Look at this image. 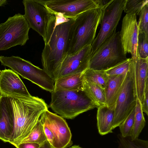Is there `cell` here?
I'll use <instances>...</instances> for the list:
<instances>
[{"label": "cell", "mask_w": 148, "mask_h": 148, "mask_svg": "<svg viewBox=\"0 0 148 148\" xmlns=\"http://www.w3.org/2000/svg\"><path fill=\"white\" fill-rule=\"evenodd\" d=\"M14 119V128L9 142L15 147L32 132L41 116L48 110L42 99L32 95L9 97Z\"/></svg>", "instance_id": "obj_1"}, {"label": "cell", "mask_w": 148, "mask_h": 148, "mask_svg": "<svg viewBox=\"0 0 148 148\" xmlns=\"http://www.w3.org/2000/svg\"><path fill=\"white\" fill-rule=\"evenodd\" d=\"M56 25L41 54L43 69L55 81L58 71L68 54L70 30L75 19L56 15Z\"/></svg>", "instance_id": "obj_2"}, {"label": "cell", "mask_w": 148, "mask_h": 148, "mask_svg": "<svg viewBox=\"0 0 148 148\" xmlns=\"http://www.w3.org/2000/svg\"><path fill=\"white\" fill-rule=\"evenodd\" d=\"M103 11L97 8L86 11L75 18L70 31L67 55H73L85 47L91 45Z\"/></svg>", "instance_id": "obj_3"}, {"label": "cell", "mask_w": 148, "mask_h": 148, "mask_svg": "<svg viewBox=\"0 0 148 148\" xmlns=\"http://www.w3.org/2000/svg\"><path fill=\"white\" fill-rule=\"evenodd\" d=\"M51 93L49 106L64 119H73L81 113L98 107L84 89L58 90Z\"/></svg>", "instance_id": "obj_4"}, {"label": "cell", "mask_w": 148, "mask_h": 148, "mask_svg": "<svg viewBox=\"0 0 148 148\" xmlns=\"http://www.w3.org/2000/svg\"><path fill=\"white\" fill-rule=\"evenodd\" d=\"M127 59L119 32L115 31L92 55L88 69L105 71Z\"/></svg>", "instance_id": "obj_5"}, {"label": "cell", "mask_w": 148, "mask_h": 148, "mask_svg": "<svg viewBox=\"0 0 148 148\" xmlns=\"http://www.w3.org/2000/svg\"><path fill=\"white\" fill-rule=\"evenodd\" d=\"M22 3L24 15L30 28L41 36L46 43L56 25V15L36 0H24Z\"/></svg>", "instance_id": "obj_6"}, {"label": "cell", "mask_w": 148, "mask_h": 148, "mask_svg": "<svg viewBox=\"0 0 148 148\" xmlns=\"http://www.w3.org/2000/svg\"><path fill=\"white\" fill-rule=\"evenodd\" d=\"M30 28L24 15L16 14L0 24V51L23 46L29 39Z\"/></svg>", "instance_id": "obj_7"}, {"label": "cell", "mask_w": 148, "mask_h": 148, "mask_svg": "<svg viewBox=\"0 0 148 148\" xmlns=\"http://www.w3.org/2000/svg\"><path fill=\"white\" fill-rule=\"evenodd\" d=\"M125 0H113L103 10L99 32L91 45L92 55L115 31Z\"/></svg>", "instance_id": "obj_8"}, {"label": "cell", "mask_w": 148, "mask_h": 148, "mask_svg": "<svg viewBox=\"0 0 148 148\" xmlns=\"http://www.w3.org/2000/svg\"><path fill=\"white\" fill-rule=\"evenodd\" d=\"M36 0L55 15L67 18H75L86 11L98 8L94 0Z\"/></svg>", "instance_id": "obj_9"}, {"label": "cell", "mask_w": 148, "mask_h": 148, "mask_svg": "<svg viewBox=\"0 0 148 148\" xmlns=\"http://www.w3.org/2000/svg\"><path fill=\"white\" fill-rule=\"evenodd\" d=\"M136 99L130 66L115 103L113 130L119 126L135 107Z\"/></svg>", "instance_id": "obj_10"}, {"label": "cell", "mask_w": 148, "mask_h": 148, "mask_svg": "<svg viewBox=\"0 0 148 148\" xmlns=\"http://www.w3.org/2000/svg\"><path fill=\"white\" fill-rule=\"evenodd\" d=\"M40 119L43 125L53 133L57 148H67L72 144L71 133L64 118L47 110L42 113Z\"/></svg>", "instance_id": "obj_11"}, {"label": "cell", "mask_w": 148, "mask_h": 148, "mask_svg": "<svg viewBox=\"0 0 148 148\" xmlns=\"http://www.w3.org/2000/svg\"><path fill=\"white\" fill-rule=\"evenodd\" d=\"M92 55L91 45L85 47L73 55H67L58 71L56 80L66 76L84 72L88 68Z\"/></svg>", "instance_id": "obj_12"}, {"label": "cell", "mask_w": 148, "mask_h": 148, "mask_svg": "<svg viewBox=\"0 0 148 148\" xmlns=\"http://www.w3.org/2000/svg\"><path fill=\"white\" fill-rule=\"evenodd\" d=\"M119 33L125 54L130 53L132 58L138 57L137 43L138 32L136 14H126L123 18Z\"/></svg>", "instance_id": "obj_13"}, {"label": "cell", "mask_w": 148, "mask_h": 148, "mask_svg": "<svg viewBox=\"0 0 148 148\" xmlns=\"http://www.w3.org/2000/svg\"><path fill=\"white\" fill-rule=\"evenodd\" d=\"M2 71L0 75V91L3 97L31 95L17 73L10 69Z\"/></svg>", "instance_id": "obj_14"}, {"label": "cell", "mask_w": 148, "mask_h": 148, "mask_svg": "<svg viewBox=\"0 0 148 148\" xmlns=\"http://www.w3.org/2000/svg\"><path fill=\"white\" fill-rule=\"evenodd\" d=\"M133 87L136 96L143 103L145 88L148 80V58H130Z\"/></svg>", "instance_id": "obj_15"}, {"label": "cell", "mask_w": 148, "mask_h": 148, "mask_svg": "<svg viewBox=\"0 0 148 148\" xmlns=\"http://www.w3.org/2000/svg\"><path fill=\"white\" fill-rule=\"evenodd\" d=\"M14 128L13 114L9 97H3L0 101V139L9 142Z\"/></svg>", "instance_id": "obj_16"}, {"label": "cell", "mask_w": 148, "mask_h": 148, "mask_svg": "<svg viewBox=\"0 0 148 148\" xmlns=\"http://www.w3.org/2000/svg\"><path fill=\"white\" fill-rule=\"evenodd\" d=\"M115 107V103L110 106L105 105L97 108V126L100 135H104L112 132Z\"/></svg>", "instance_id": "obj_17"}, {"label": "cell", "mask_w": 148, "mask_h": 148, "mask_svg": "<svg viewBox=\"0 0 148 148\" xmlns=\"http://www.w3.org/2000/svg\"><path fill=\"white\" fill-rule=\"evenodd\" d=\"M127 73L119 75L108 76V80L104 89L106 105L107 106H111L115 103Z\"/></svg>", "instance_id": "obj_18"}, {"label": "cell", "mask_w": 148, "mask_h": 148, "mask_svg": "<svg viewBox=\"0 0 148 148\" xmlns=\"http://www.w3.org/2000/svg\"><path fill=\"white\" fill-rule=\"evenodd\" d=\"M84 72L67 75L57 79L55 81L54 90H83Z\"/></svg>", "instance_id": "obj_19"}, {"label": "cell", "mask_w": 148, "mask_h": 148, "mask_svg": "<svg viewBox=\"0 0 148 148\" xmlns=\"http://www.w3.org/2000/svg\"><path fill=\"white\" fill-rule=\"evenodd\" d=\"M83 89L91 100L98 107L106 105L104 89L96 84L84 80Z\"/></svg>", "instance_id": "obj_20"}, {"label": "cell", "mask_w": 148, "mask_h": 148, "mask_svg": "<svg viewBox=\"0 0 148 148\" xmlns=\"http://www.w3.org/2000/svg\"><path fill=\"white\" fill-rule=\"evenodd\" d=\"M145 123L141 104L138 99L137 98L135 108L134 122L130 136L132 140L138 138Z\"/></svg>", "instance_id": "obj_21"}, {"label": "cell", "mask_w": 148, "mask_h": 148, "mask_svg": "<svg viewBox=\"0 0 148 148\" xmlns=\"http://www.w3.org/2000/svg\"><path fill=\"white\" fill-rule=\"evenodd\" d=\"M84 80L96 84L104 89L109 76L105 71L88 69L84 73Z\"/></svg>", "instance_id": "obj_22"}, {"label": "cell", "mask_w": 148, "mask_h": 148, "mask_svg": "<svg viewBox=\"0 0 148 148\" xmlns=\"http://www.w3.org/2000/svg\"><path fill=\"white\" fill-rule=\"evenodd\" d=\"M47 140L44 130L43 125L40 118L31 133L20 143H32L40 145Z\"/></svg>", "instance_id": "obj_23"}, {"label": "cell", "mask_w": 148, "mask_h": 148, "mask_svg": "<svg viewBox=\"0 0 148 148\" xmlns=\"http://www.w3.org/2000/svg\"><path fill=\"white\" fill-rule=\"evenodd\" d=\"M118 148H148V141L139 139L132 140L131 137H124L118 135Z\"/></svg>", "instance_id": "obj_24"}, {"label": "cell", "mask_w": 148, "mask_h": 148, "mask_svg": "<svg viewBox=\"0 0 148 148\" xmlns=\"http://www.w3.org/2000/svg\"><path fill=\"white\" fill-rule=\"evenodd\" d=\"M147 4V0H125L123 10L127 14H135L139 15L143 7Z\"/></svg>", "instance_id": "obj_25"}, {"label": "cell", "mask_w": 148, "mask_h": 148, "mask_svg": "<svg viewBox=\"0 0 148 148\" xmlns=\"http://www.w3.org/2000/svg\"><path fill=\"white\" fill-rule=\"evenodd\" d=\"M135 107L119 126L121 134L124 137H130L134 122Z\"/></svg>", "instance_id": "obj_26"}, {"label": "cell", "mask_w": 148, "mask_h": 148, "mask_svg": "<svg viewBox=\"0 0 148 148\" xmlns=\"http://www.w3.org/2000/svg\"><path fill=\"white\" fill-rule=\"evenodd\" d=\"M148 35L144 33H138L137 43L138 57L148 58Z\"/></svg>", "instance_id": "obj_27"}, {"label": "cell", "mask_w": 148, "mask_h": 148, "mask_svg": "<svg viewBox=\"0 0 148 148\" xmlns=\"http://www.w3.org/2000/svg\"><path fill=\"white\" fill-rule=\"evenodd\" d=\"M130 68V58L105 71L108 76L117 75L127 73Z\"/></svg>", "instance_id": "obj_28"}, {"label": "cell", "mask_w": 148, "mask_h": 148, "mask_svg": "<svg viewBox=\"0 0 148 148\" xmlns=\"http://www.w3.org/2000/svg\"><path fill=\"white\" fill-rule=\"evenodd\" d=\"M139 16L137 22L138 33H144L148 35V4L144 6Z\"/></svg>", "instance_id": "obj_29"}, {"label": "cell", "mask_w": 148, "mask_h": 148, "mask_svg": "<svg viewBox=\"0 0 148 148\" xmlns=\"http://www.w3.org/2000/svg\"><path fill=\"white\" fill-rule=\"evenodd\" d=\"M43 128L47 140L53 148H57L56 141L53 133L48 127L45 125H43Z\"/></svg>", "instance_id": "obj_30"}, {"label": "cell", "mask_w": 148, "mask_h": 148, "mask_svg": "<svg viewBox=\"0 0 148 148\" xmlns=\"http://www.w3.org/2000/svg\"><path fill=\"white\" fill-rule=\"evenodd\" d=\"M148 80L146 83L144 90V98L143 103L141 104L142 111L147 115H148Z\"/></svg>", "instance_id": "obj_31"}, {"label": "cell", "mask_w": 148, "mask_h": 148, "mask_svg": "<svg viewBox=\"0 0 148 148\" xmlns=\"http://www.w3.org/2000/svg\"><path fill=\"white\" fill-rule=\"evenodd\" d=\"M98 8L103 10L106 8L113 1V0H94Z\"/></svg>", "instance_id": "obj_32"}, {"label": "cell", "mask_w": 148, "mask_h": 148, "mask_svg": "<svg viewBox=\"0 0 148 148\" xmlns=\"http://www.w3.org/2000/svg\"><path fill=\"white\" fill-rule=\"evenodd\" d=\"M40 145L32 143H20L16 147V148H39Z\"/></svg>", "instance_id": "obj_33"}, {"label": "cell", "mask_w": 148, "mask_h": 148, "mask_svg": "<svg viewBox=\"0 0 148 148\" xmlns=\"http://www.w3.org/2000/svg\"><path fill=\"white\" fill-rule=\"evenodd\" d=\"M39 148H53L47 140L41 144Z\"/></svg>", "instance_id": "obj_34"}, {"label": "cell", "mask_w": 148, "mask_h": 148, "mask_svg": "<svg viewBox=\"0 0 148 148\" xmlns=\"http://www.w3.org/2000/svg\"><path fill=\"white\" fill-rule=\"evenodd\" d=\"M7 1L6 0H0V6L3 5V4H5Z\"/></svg>", "instance_id": "obj_35"}, {"label": "cell", "mask_w": 148, "mask_h": 148, "mask_svg": "<svg viewBox=\"0 0 148 148\" xmlns=\"http://www.w3.org/2000/svg\"><path fill=\"white\" fill-rule=\"evenodd\" d=\"M69 148H83L78 145H74L71 146Z\"/></svg>", "instance_id": "obj_36"}, {"label": "cell", "mask_w": 148, "mask_h": 148, "mask_svg": "<svg viewBox=\"0 0 148 148\" xmlns=\"http://www.w3.org/2000/svg\"><path fill=\"white\" fill-rule=\"evenodd\" d=\"M3 97L2 96V94H1V91H0V101L1 99V98H2V97Z\"/></svg>", "instance_id": "obj_37"}, {"label": "cell", "mask_w": 148, "mask_h": 148, "mask_svg": "<svg viewBox=\"0 0 148 148\" xmlns=\"http://www.w3.org/2000/svg\"><path fill=\"white\" fill-rule=\"evenodd\" d=\"M2 71L0 70V75L2 73Z\"/></svg>", "instance_id": "obj_38"}]
</instances>
